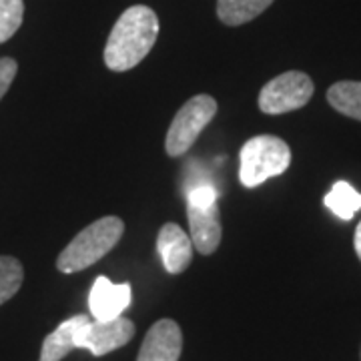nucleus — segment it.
Segmentation results:
<instances>
[{"label":"nucleus","mask_w":361,"mask_h":361,"mask_svg":"<svg viewBox=\"0 0 361 361\" xmlns=\"http://www.w3.org/2000/svg\"><path fill=\"white\" fill-rule=\"evenodd\" d=\"M159 37V18L153 8L135 4L118 16L106 47L104 65L115 73H125L142 63V59L155 47Z\"/></svg>","instance_id":"1"},{"label":"nucleus","mask_w":361,"mask_h":361,"mask_svg":"<svg viewBox=\"0 0 361 361\" xmlns=\"http://www.w3.org/2000/svg\"><path fill=\"white\" fill-rule=\"evenodd\" d=\"M123 231L125 223L115 215H106L90 223L63 249L56 259V267L61 273H78L87 269L101 261L121 241Z\"/></svg>","instance_id":"2"},{"label":"nucleus","mask_w":361,"mask_h":361,"mask_svg":"<svg viewBox=\"0 0 361 361\" xmlns=\"http://www.w3.org/2000/svg\"><path fill=\"white\" fill-rule=\"evenodd\" d=\"M239 161V179L245 187L253 189L271 177L283 175L291 163V151L283 139L273 135H259L243 145Z\"/></svg>","instance_id":"3"},{"label":"nucleus","mask_w":361,"mask_h":361,"mask_svg":"<svg viewBox=\"0 0 361 361\" xmlns=\"http://www.w3.org/2000/svg\"><path fill=\"white\" fill-rule=\"evenodd\" d=\"M215 115H217V101L213 97L197 94L193 99H189L180 106L179 113L175 115L169 127L165 151L171 157L185 155Z\"/></svg>","instance_id":"4"},{"label":"nucleus","mask_w":361,"mask_h":361,"mask_svg":"<svg viewBox=\"0 0 361 361\" xmlns=\"http://www.w3.org/2000/svg\"><path fill=\"white\" fill-rule=\"evenodd\" d=\"M313 80L305 73L289 71L269 80L259 92V109L265 115H283L310 103Z\"/></svg>","instance_id":"5"},{"label":"nucleus","mask_w":361,"mask_h":361,"mask_svg":"<svg viewBox=\"0 0 361 361\" xmlns=\"http://www.w3.org/2000/svg\"><path fill=\"white\" fill-rule=\"evenodd\" d=\"M133 336H135V325L123 315L109 322L87 319L78 329L77 349H89L94 357H101L127 345Z\"/></svg>","instance_id":"6"},{"label":"nucleus","mask_w":361,"mask_h":361,"mask_svg":"<svg viewBox=\"0 0 361 361\" xmlns=\"http://www.w3.org/2000/svg\"><path fill=\"white\" fill-rule=\"evenodd\" d=\"M130 285L113 283L109 277H97L89 295V310L92 319L97 322H109L121 317L123 311L130 305Z\"/></svg>","instance_id":"7"},{"label":"nucleus","mask_w":361,"mask_h":361,"mask_svg":"<svg viewBox=\"0 0 361 361\" xmlns=\"http://www.w3.org/2000/svg\"><path fill=\"white\" fill-rule=\"evenodd\" d=\"M180 349V327L173 319H161L147 331L137 361H179Z\"/></svg>","instance_id":"8"},{"label":"nucleus","mask_w":361,"mask_h":361,"mask_svg":"<svg viewBox=\"0 0 361 361\" xmlns=\"http://www.w3.org/2000/svg\"><path fill=\"white\" fill-rule=\"evenodd\" d=\"M157 249L169 273L179 275L191 265L193 259V241L191 235L180 229L177 223H167L161 227L157 237Z\"/></svg>","instance_id":"9"},{"label":"nucleus","mask_w":361,"mask_h":361,"mask_svg":"<svg viewBox=\"0 0 361 361\" xmlns=\"http://www.w3.org/2000/svg\"><path fill=\"white\" fill-rule=\"evenodd\" d=\"M189 229L193 247L201 255H211L221 243V219L219 205L213 203L209 207L187 205Z\"/></svg>","instance_id":"10"},{"label":"nucleus","mask_w":361,"mask_h":361,"mask_svg":"<svg viewBox=\"0 0 361 361\" xmlns=\"http://www.w3.org/2000/svg\"><path fill=\"white\" fill-rule=\"evenodd\" d=\"M89 319V315H75L71 319L63 322L52 334L47 336L42 349H40L39 361H63L73 351L77 349V334L80 325Z\"/></svg>","instance_id":"11"},{"label":"nucleus","mask_w":361,"mask_h":361,"mask_svg":"<svg viewBox=\"0 0 361 361\" xmlns=\"http://www.w3.org/2000/svg\"><path fill=\"white\" fill-rule=\"evenodd\" d=\"M273 4V0H217V16L223 25L241 26L257 18Z\"/></svg>","instance_id":"12"},{"label":"nucleus","mask_w":361,"mask_h":361,"mask_svg":"<svg viewBox=\"0 0 361 361\" xmlns=\"http://www.w3.org/2000/svg\"><path fill=\"white\" fill-rule=\"evenodd\" d=\"M327 101L341 115L361 121V82L341 80L327 90Z\"/></svg>","instance_id":"13"},{"label":"nucleus","mask_w":361,"mask_h":361,"mask_svg":"<svg viewBox=\"0 0 361 361\" xmlns=\"http://www.w3.org/2000/svg\"><path fill=\"white\" fill-rule=\"evenodd\" d=\"M325 207L339 219L351 221L361 209V193L345 180H337L331 191L325 195Z\"/></svg>","instance_id":"14"},{"label":"nucleus","mask_w":361,"mask_h":361,"mask_svg":"<svg viewBox=\"0 0 361 361\" xmlns=\"http://www.w3.org/2000/svg\"><path fill=\"white\" fill-rule=\"evenodd\" d=\"M25 279V269L20 261L14 257H0V305L6 303L11 297L16 295Z\"/></svg>","instance_id":"15"},{"label":"nucleus","mask_w":361,"mask_h":361,"mask_svg":"<svg viewBox=\"0 0 361 361\" xmlns=\"http://www.w3.org/2000/svg\"><path fill=\"white\" fill-rule=\"evenodd\" d=\"M25 2L23 0H0V42L8 40L23 25Z\"/></svg>","instance_id":"16"},{"label":"nucleus","mask_w":361,"mask_h":361,"mask_svg":"<svg viewBox=\"0 0 361 361\" xmlns=\"http://www.w3.org/2000/svg\"><path fill=\"white\" fill-rule=\"evenodd\" d=\"M219 193L213 185L209 183H201V185H195L187 191V205L193 207H209L213 203H217Z\"/></svg>","instance_id":"17"},{"label":"nucleus","mask_w":361,"mask_h":361,"mask_svg":"<svg viewBox=\"0 0 361 361\" xmlns=\"http://www.w3.org/2000/svg\"><path fill=\"white\" fill-rule=\"evenodd\" d=\"M16 71H18V65L14 59H8V56L0 59V99L6 94V90L11 89L14 77H16Z\"/></svg>","instance_id":"18"},{"label":"nucleus","mask_w":361,"mask_h":361,"mask_svg":"<svg viewBox=\"0 0 361 361\" xmlns=\"http://www.w3.org/2000/svg\"><path fill=\"white\" fill-rule=\"evenodd\" d=\"M353 243H355V253H357V257L361 261V223L357 225V229H355V239H353Z\"/></svg>","instance_id":"19"}]
</instances>
